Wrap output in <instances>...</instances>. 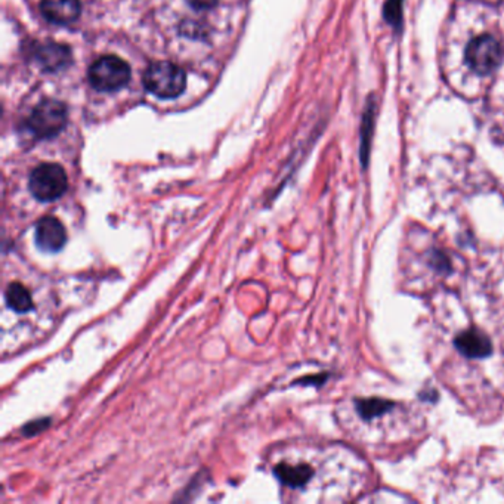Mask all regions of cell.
<instances>
[{
	"instance_id": "obj_5",
	"label": "cell",
	"mask_w": 504,
	"mask_h": 504,
	"mask_svg": "<svg viewBox=\"0 0 504 504\" xmlns=\"http://www.w3.org/2000/svg\"><path fill=\"white\" fill-rule=\"evenodd\" d=\"M67 123V108L55 99L42 101L28 119V128L39 138H50L59 134Z\"/></svg>"
},
{
	"instance_id": "obj_7",
	"label": "cell",
	"mask_w": 504,
	"mask_h": 504,
	"mask_svg": "<svg viewBox=\"0 0 504 504\" xmlns=\"http://www.w3.org/2000/svg\"><path fill=\"white\" fill-rule=\"evenodd\" d=\"M454 346L468 360H484L492 353L490 337L477 329H468L455 336Z\"/></svg>"
},
{
	"instance_id": "obj_3",
	"label": "cell",
	"mask_w": 504,
	"mask_h": 504,
	"mask_svg": "<svg viewBox=\"0 0 504 504\" xmlns=\"http://www.w3.org/2000/svg\"><path fill=\"white\" fill-rule=\"evenodd\" d=\"M89 81L95 89L114 92L129 83L130 67L116 55H105L90 66Z\"/></svg>"
},
{
	"instance_id": "obj_6",
	"label": "cell",
	"mask_w": 504,
	"mask_h": 504,
	"mask_svg": "<svg viewBox=\"0 0 504 504\" xmlns=\"http://www.w3.org/2000/svg\"><path fill=\"white\" fill-rule=\"evenodd\" d=\"M35 243L37 249L45 253H57L59 250H63L67 243V231L63 222L55 216H43L36 223Z\"/></svg>"
},
{
	"instance_id": "obj_2",
	"label": "cell",
	"mask_w": 504,
	"mask_h": 504,
	"mask_svg": "<svg viewBox=\"0 0 504 504\" xmlns=\"http://www.w3.org/2000/svg\"><path fill=\"white\" fill-rule=\"evenodd\" d=\"M68 179L66 170L57 163H43L33 169L28 179V190L36 200L50 203L58 200L67 191Z\"/></svg>"
},
{
	"instance_id": "obj_12",
	"label": "cell",
	"mask_w": 504,
	"mask_h": 504,
	"mask_svg": "<svg viewBox=\"0 0 504 504\" xmlns=\"http://www.w3.org/2000/svg\"><path fill=\"white\" fill-rule=\"evenodd\" d=\"M39 59L46 70H58L68 63L70 52L66 46L50 43V45L42 46L39 50Z\"/></svg>"
},
{
	"instance_id": "obj_1",
	"label": "cell",
	"mask_w": 504,
	"mask_h": 504,
	"mask_svg": "<svg viewBox=\"0 0 504 504\" xmlns=\"http://www.w3.org/2000/svg\"><path fill=\"white\" fill-rule=\"evenodd\" d=\"M143 85L159 98H176L185 90L187 76L176 64L159 61L147 68L143 74Z\"/></svg>"
},
{
	"instance_id": "obj_4",
	"label": "cell",
	"mask_w": 504,
	"mask_h": 504,
	"mask_svg": "<svg viewBox=\"0 0 504 504\" xmlns=\"http://www.w3.org/2000/svg\"><path fill=\"white\" fill-rule=\"evenodd\" d=\"M504 50L501 42L491 35L475 37L466 50V63L473 72L488 76L500 67L503 61Z\"/></svg>"
},
{
	"instance_id": "obj_8",
	"label": "cell",
	"mask_w": 504,
	"mask_h": 504,
	"mask_svg": "<svg viewBox=\"0 0 504 504\" xmlns=\"http://www.w3.org/2000/svg\"><path fill=\"white\" fill-rule=\"evenodd\" d=\"M41 11L50 23L66 26L79 19L81 12V0H42Z\"/></svg>"
},
{
	"instance_id": "obj_14",
	"label": "cell",
	"mask_w": 504,
	"mask_h": 504,
	"mask_svg": "<svg viewBox=\"0 0 504 504\" xmlns=\"http://www.w3.org/2000/svg\"><path fill=\"white\" fill-rule=\"evenodd\" d=\"M404 0H388L384 5V19L392 27H399L402 19Z\"/></svg>"
},
{
	"instance_id": "obj_9",
	"label": "cell",
	"mask_w": 504,
	"mask_h": 504,
	"mask_svg": "<svg viewBox=\"0 0 504 504\" xmlns=\"http://www.w3.org/2000/svg\"><path fill=\"white\" fill-rule=\"evenodd\" d=\"M395 410H397L395 402L382 398H362L355 401V411L364 422L384 419L386 415H392Z\"/></svg>"
},
{
	"instance_id": "obj_10",
	"label": "cell",
	"mask_w": 504,
	"mask_h": 504,
	"mask_svg": "<svg viewBox=\"0 0 504 504\" xmlns=\"http://www.w3.org/2000/svg\"><path fill=\"white\" fill-rule=\"evenodd\" d=\"M274 475L284 485L300 488L308 484L309 479L314 477V470L308 464L280 463L274 469Z\"/></svg>"
},
{
	"instance_id": "obj_16",
	"label": "cell",
	"mask_w": 504,
	"mask_h": 504,
	"mask_svg": "<svg viewBox=\"0 0 504 504\" xmlns=\"http://www.w3.org/2000/svg\"><path fill=\"white\" fill-rule=\"evenodd\" d=\"M188 4L194 8V10H210V8H213L216 4H218V0H187Z\"/></svg>"
},
{
	"instance_id": "obj_13",
	"label": "cell",
	"mask_w": 504,
	"mask_h": 504,
	"mask_svg": "<svg viewBox=\"0 0 504 504\" xmlns=\"http://www.w3.org/2000/svg\"><path fill=\"white\" fill-rule=\"evenodd\" d=\"M376 105L375 99H370V103L367 104L362 116L361 126V159L364 166L367 165L368 159V150H370L371 135H373V128H375Z\"/></svg>"
},
{
	"instance_id": "obj_15",
	"label": "cell",
	"mask_w": 504,
	"mask_h": 504,
	"mask_svg": "<svg viewBox=\"0 0 504 504\" xmlns=\"http://www.w3.org/2000/svg\"><path fill=\"white\" fill-rule=\"evenodd\" d=\"M50 424V419L33 420V422H30V423L23 429L24 435H26V437L39 435V433L43 432Z\"/></svg>"
},
{
	"instance_id": "obj_11",
	"label": "cell",
	"mask_w": 504,
	"mask_h": 504,
	"mask_svg": "<svg viewBox=\"0 0 504 504\" xmlns=\"http://www.w3.org/2000/svg\"><path fill=\"white\" fill-rule=\"evenodd\" d=\"M5 300L8 306L17 314H27L35 308L30 291L21 283H11L10 286L6 287Z\"/></svg>"
}]
</instances>
